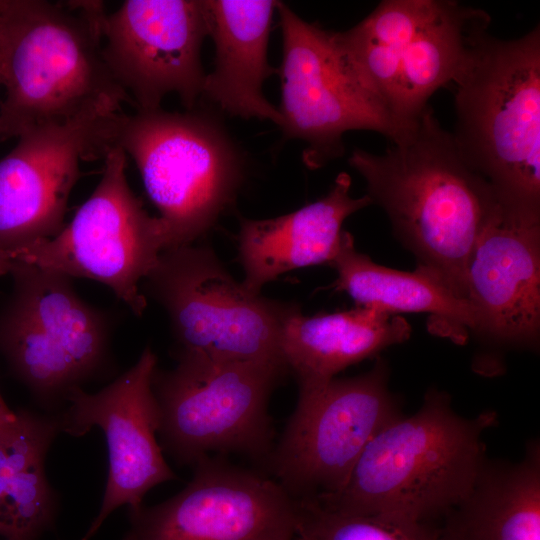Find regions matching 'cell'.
Segmentation results:
<instances>
[{
	"instance_id": "6da1fadb",
	"label": "cell",
	"mask_w": 540,
	"mask_h": 540,
	"mask_svg": "<svg viewBox=\"0 0 540 540\" xmlns=\"http://www.w3.org/2000/svg\"><path fill=\"white\" fill-rule=\"evenodd\" d=\"M348 163L363 177L366 195L385 211L394 235L417 265L467 302L469 257L497 195L465 162L433 109L428 106L384 153L356 148Z\"/></svg>"
},
{
	"instance_id": "7a4b0ae2",
	"label": "cell",
	"mask_w": 540,
	"mask_h": 540,
	"mask_svg": "<svg viewBox=\"0 0 540 540\" xmlns=\"http://www.w3.org/2000/svg\"><path fill=\"white\" fill-rule=\"evenodd\" d=\"M497 423L495 410L456 413L432 387L417 412L368 443L339 492L314 499L340 513L438 524L470 492L487 457L483 435Z\"/></svg>"
},
{
	"instance_id": "3957f363",
	"label": "cell",
	"mask_w": 540,
	"mask_h": 540,
	"mask_svg": "<svg viewBox=\"0 0 540 540\" xmlns=\"http://www.w3.org/2000/svg\"><path fill=\"white\" fill-rule=\"evenodd\" d=\"M102 2L1 0L0 138L133 105L102 54Z\"/></svg>"
},
{
	"instance_id": "277c9868",
	"label": "cell",
	"mask_w": 540,
	"mask_h": 540,
	"mask_svg": "<svg viewBox=\"0 0 540 540\" xmlns=\"http://www.w3.org/2000/svg\"><path fill=\"white\" fill-rule=\"evenodd\" d=\"M455 129L468 166L508 204L540 212V27L479 33L454 76Z\"/></svg>"
},
{
	"instance_id": "5b68a950",
	"label": "cell",
	"mask_w": 540,
	"mask_h": 540,
	"mask_svg": "<svg viewBox=\"0 0 540 540\" xmlns=\"http://www.w3.org/2000/svg\"><path fill=\"white\" fill-rule=\"evenodd\" d=\"M116 143L134 160L159 212L164 250L212 229L245 178L242 151L218 120L196 108L125 114Z\"/></svg>"
},
{
	"instance_id": "8992f818",
	"label": "cell",
	"mask_w": 540,
	"mask_h": 540,
	"mask_svg": "<svg viewBox=\"0 0 540 540\" xmlns=\"http://www.w3.org/2000/svg\"><path fill=\"white\" fill-rule=\"evenodd\" d=\"M490 22L486 11L457 1L383 0L338 38L366 85L411 129Z\"/></svg>"
},
{
	"instance_id": "52a82bcc",
	"label": "cell",
	"mask_w": 540,
	"mask_h": 540,
	"mask_svg": "<svg viewBox=\"0 0 540 540\" xmlns=\"http://www.w3.org/2000/svg\"><path fill=\"white\" fill-rule=\"evenodd\" d=\"M172 370L156 368L160 446L180 465L211 453H239L264 464L273 448L268 402L289 372L276 362H219L178 353Z\"/></svg>"
},
{
	"instance_id": "ba28073f",
	"label": "cell",
	"mask_w": 540,
	"mask_h": 540,
	"mask_svg": "<svg viewBox=\"0 0 540 540\" xmlns=\"http://www.w3.org/2000/svg\"><path fill=\"white\" fill-rule=\"evenodd\" d=\"M144 289L165 310L177 354L286 365L282 330L298 305L249 292L210 246L163 250L144 279Z\"/></svg>"
},
{
	"instance_id": "9c48e42d",
	"label": "cell",
	"mask_w": 540,
	"mask_h": 540,
	"mask_svg": "<svg viewBox=\"0 0 540 540\" xmlns=\"http://www.w3.org/2000/svg\"><path fill=\"white\" fill-rule=\"evenodd\" d=\"M9 273L14 287L0 312V350L39 401H66L107 367L113 318L85 302L67 275L14 260Z\"/></svg>"
},
{
	"instance_id": "30bf717a",
	"label": "cell",
	"mask_w": 540,
	"mask_h": 540,
	"mask_svg": "<svg viewBox=\"0 0 540 540\" xmlns=\"http://www.w3.org/2000/svg\"><path fill=\"white\" fill-rule=\"evenodd\" d=\"M276 10L283 40L280 128L285 137L307 144L303 160L309 168L342 156L348 131L377 132L391 143L410 131L362 80L338 32L305 21L281 1Z\"/></svg>"
},
{
	"instance_id": "8fae6325",
	"label": "cell",
	"mask_w": 540,
	"mask_h": 540,
	"mask_svg": "<svg viewBox=\"0 0 540 540\" xmlns=\"http://www.w3.org/2000/svg\"><path fill=\"white\" fill-rule=\"evenodd\" d=\"M388 381L389 366L377 356L363 374L299 390L263 464L273 479L298 499L339 492L368 443L404 416Z\"/></svg>"
},
{
	"instance_id": "7c38bea8",
	"label": "cell",
	"mask_w": 540,
	"mask_h": 540,
	"mask_svg": "<svg viewBox=\"0 0 540 540\" xmlns=\"http://www.w3.org/2000/svg\"><path fill=\"white\" fill-rule=\"evenodd\" d=\"M127 155L116 145L104 158L102 177L72 220L50 240L9 256L20 261L87 278L109 287L137 316L147 306L139 284L165 248L162 225L131 190Z\"/></svg>"
},
{
	"instance_id": "4fadbf2b",
	"label": "cell",
	"mask_w": 540,
	"mask_h": 540,
	"mask_svg": "<svg viewBox=\"0 0 540 540\" xmlns=\"http://www.w3.org/2000/svg\"><path fill=\"white\" fill-rule=\"evenodd\" d=\"M122 111L96 109L22 133L0 159V255L54 238L65 226L81 163L117 145Z\"/></svg>"
},
{
	"instance_id": "5bb4252c",
	"label": "cell",
	"mask_w": 540,
	"mask_h": 540,
	"mask_svg": "<svg viewBox=\"0 0 540 540\" xmlns=\"http://www.w3.org/2000/svg\"><path fill=\"white\" fill-rule=\"evenodd\" d=\"M180 492L129 511L123 540H292L300 499L268 475L208 456Z\"/></svg>"
},
{
	"instance_id": "9a60e30c",
	"label": "cell",
	"mask_w": 540,
	"mask_h": 540,
	"mask_svg": "<svg viewBox=\"0 0 540 540\" xmlns=\"http://www.w3.org/2000/svg\"><path fill=\"white\" fill-rule=\"evenodd\" d=\"M207 36L204 0H127L105 16L101 54L136 110L159 109L169 94L191 110L202 96Z\"/></svg>"
},
{
	"instance_id": "2e32d148",
	"label": "cell",
	"mask_w": 540,
	"mask_h": 540,
	"mask_svg": "<svg viewBox=\"0 0 540 540\" xmlns=\"http://www.w3.org/2000/svg\"><path fill=\"white\" fill-rule=\"evenodd\" d=\"M156 368L157 357L147 346L132 367L100 391L71 390L67 409L58 415L61 432L79 437L99 427L107 443L102 504L82 540H90L117 508L134 510L153 487L176 479L157 440L160 417L152 388Z\"/></svg>"
},
{
	"instance_id": "e0dca14e",
	"label": "cell",
	"mask_w": 540,
	"mask_h": 540,
	"mask_svg": "<svg viewBox=\"0 0 540 540\" xmlns=\"http://www.w3.org/2000/svg\"><path fill=\"white\" fill-rule=\"evenodd\" d=\"M472 332L489 344L536 349L540 335V212L498 197L466 270Z\"/></svg>"
},
{
	"instance_id": "ac0fdd59",
	"label": "cell",
	"mask_w": 540,
	"mask_h": 540,
	"mask_svg": "<svg viewBox=\"0 0 540 540\" xmlns=\"http://www.w3.org/2000/svg\"><path fill=\"white\" fill-rule=\"evenodd\" d=\"M351 183L342 172L324 197L296 211L270 219L242 218L237 235L241 284L260 294L263 286L286 272L330 265L340 247L344 221L372 204L367 195L352 197Z\"/></svg>"
},
{
	"instance_id": "d6986e66",
	"label": "cell",
	"mask_w": 540,
	"mask_h": 540,
	"mask_svg": "<svg viewBox=\"0 0 540 540\" xmlns=\"http://www.w3.org/2000/svg\"><path fill=\"white\" fill-rule=\"evenodd\" d=\"M209 36L215 48L214 68L206 74L202 96L226 113L281 125L278 107L263 85L274 68L268 61L271 24L278 1L204 0Z\"/></svg>"
},
{
	"instance_id": "ffe728a7",
	"label": "cell",
	"mask_w": 540,
	"mask_h": 540,
	"mask_svg": "<svg viewBox=\"0 0 540 540\" xmlns=\"http://www.w3.org/2000/svg\"><path fill=\"white\" fill-rule=\"evenodd\" d=\"M402 317L378 307L357 306L307 316L299 306L287 318L281 336L284 362L299 390L323 385L347 367L409 339Z\"/></svg>"
},
{
	"instance_id": "44dd1931",
	"label": "cell",
	"mask_w": 540,
	"mask_h": 540,
	"mask_svg": "<svg viewBox=\"0 0 540 540\" xmlns=\"http://www.w3.org/2000/svg\"><path fill=\"white\" fill-rule=\"evenodd\" d=\"M441 540H540V442L516 462L484 460L468 495L438 523Z\"/></svg>"
},
{
	"instance_id": "7402d4cb",
	"label": "cell",
	"mask_w": 540,
	"mask_h": 540,
	"mask_svg": "<svg viewBox=\"0 0 540 540\" xmlns=\"http://www.w3.org/2000/svg\"><path fill=\"white\" fill-rule=\"evenodd\" d=\"M330 266L337 273L334 290L347 293L358 306L378 307L392 314L429 313L430 331L458 344L474 328L469 304L455 296L439 276L418 265L412 272L379 265L357 251L347 231L342 233Z\"/></svg>"
},
{
	"instance_id": "603a6c76",
	"label": "cell",
	"mask_w": 540,
	"mask_h": 540,
	"mask_svg": "<svg viewBox=\"0 0 540 540\" xmlns=\"http://www.w3.org/2000/svg\"><path fill=\"white\" fill-rule=\"evenodd\" d=\"M292 540L441 539L438 524L345 514L325 508L314 498H301L299 520Z\"/></svg>"
},
{
	"instance_id": "cb8c5ba5",
	"label": "cell",
	"mask_w": 540,
	"mask_h": 540,
	"mask_svg": "<svg viewBox=\"0 0 540 540\" xmlns=\"http://www.w3.org/2000/svg\"><path fill=\"white\" fill-rule=\"evenodd\" d=\"M61 432L58 415L16 412L14 420L0 425V511L30 468L45 460Z\"/></svg>"
},
{
	"instance_id": "d4e9b609",
	"label": "cell",
	"mask_w": 540,
	"mask_h": 540,
	"mask_svg": "<svg viewBox=\"0 0 540 540\" xmlns=\"http://www.w3.org/2000/svg\"><path fill=\"white\" fill-rule=\"evenodd\" d=\"M16 412L12 411L0 395V425L14 420Z\"/></svg>"
},
{
	"instance_id": "484cf974",
	"label": "cell",
	"mask_w": 540,
	"mask_h": 540,
	"mask_svg": "<svg viewBox=\"0 0 540 540\" xmlns=\"http://www.w3.org/2000/svg\"><path fill=\"white\" fill-rule=\"evenodd\" d=\"M11 268V260L0 255V275L9 273Z\"/></svg>"
},
{
	"instance_id": "4316f807",
	"label": "cell",
	"mask_w": 540,
	"mask_h": 540,
	"mask_svg": "<svg viewBox=\"0 0 540 540\" xmlns=\"http://www.w3.org/2000/svg\"><path fill=\"white\" fill-rule=\"evenodd\" d=\"M0 6H1V0H0Z\"/></svg>"
},
{
	"instance_id": "83f0119b",
	"label": "cell",
	"mask_w": 540,
	"mask_h": 540,
	"mask_svg": "<svg viewBox=\"0 0 540 540\" xmlns=\"http://www.w3.org/2000/svg\"><path fill=\"white\" fill-rule=\"evenodd\" d=\"M0 84H1V80H0Z\"/></svg>"
}]
</instances>
